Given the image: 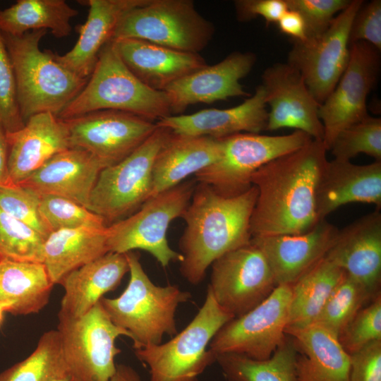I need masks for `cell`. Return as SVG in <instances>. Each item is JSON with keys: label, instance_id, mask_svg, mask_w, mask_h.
Here are the masks:
<instances>
[{"label": "cell", "instance_id": "cell-42", "mask_svg": "<svg viewBox=\"0 0 381 381\" xmlns=\"http://www.w3.org/2000/svg\"><path fill=\"white\" fill-rule=\"evenodd\" d=\"M0 123L6 133H14L25 125L18 107L13 68L1 32Z\"/></svg>", "mask_w": 381, "mask_h": 381}, {"label": "cell", "instance_id": "cell-1", "mask_svg": "<svg viewBox=\"0 0 381 381\" xmlns=\"http://www.w3.org/2000/svg\"><path fill=\"white\" fill-rule=\"evenodd\" d=\"M327 152L322 141L313 139L253 174L258 196L250 218L252 238L300 234L320 222L316 193Z\"/></svg>", "mask_w": 381, "mask_h": 381}, {"label": "cell", "instance_id": "cell-50", "mask_svg": "<svg viewBox=\"0 0 381 381\" xmlns=\"http://www.w3.org/2000/svg\"><path fill=\"white\" fill-rule=\"evenodd\" d=\"M52 381H75L68 371L63 375L56 377Z\"/></svg>", "mask_w": 381, "mask_h": 381}, {"label": "cell", "instance_id": "cell-36", "mask_svg": "<svg viewBox=\"0 0 381 381\" xmlns=\"http://www.w3.org/2000/svg\"><path fill=\"white\" fill-rule=\"evenodd\" d=\"M376 296L346 274L329 295L314 323L338 337L364 305Z\"/></svg>", "mask_w": 381, "mask_h": 381}, {"label": "cell", "instance_id": "cell-26", "mask_svg": "<svg viewBox=\"0 0 381 381\" xmlns=\"http://www.w3.org/2000/svg\"><path fill=\"white\" fill-rule=\"evenodd\" d=\"M112 40L128 68L156 90L165 91L172 83L207 65L200 54L177 51L135 38Z\"/></svg>", "mask_w": 381, "mask_h": 381}, {"label": "cell", "instance_id": "cell-11", "mask_svg": "<svg viewBox=\"0 0 381 381\" xmlns=\"http://www.w3.org/2000/svg\"><path fill=\"white\" fill-rule=\"evenodd\" d=\"M64 361L75 381H109L116 372V346L120 336L131 338L111 320L100 301L77 318L59 317Z\"/></svg>", "mask_w": 381, "mask_h": 381}, {"label": "cell", "instance_id": "cell-33", "mask_svg": "<svg viewBox=\"0 0 381 381\" xmlns=\"http://www.w3.org/2000/svg\"><path fill=\"white\" fill-rule=\"evenodd\" d=\"M346 273L325 257L291 285L286 327L313 324L331 293Z\"/></svg>", "mask_w": 381, "mask_h": 381}, {"label": "cell", "instance_id": "cell-9", "mask_svg": "<svg viewBox=\"0 0 381 381\" xmlns=\"http://www.w3.org/2000/svg\"><path fill=\"white\" fill-rule=\"evenodd\" d=\"M170 133L169 128L157 126L153 133L131 154L104 168L87 208L101 216L107 225L137 211L150 198L155 159Z\"/></svg>", "mask_w": 381, "mask_h": 381}, {"label": "cell", "instance_id": "cell-7", "mask_svg": "<svg viewBox=\"0 0 381 381\" xmlns=\"http://www.w3.org/2000/svg\"><path fill=\"white\" fill-rule=\"evenodd\" d=\"M214 32L213 23L197 11L192 0H147L122 16L112 40L135 38L199 54Z\"/></svg>", "mask_w": 381, "mask_h": 381}, {"label": "cell", "instance_id": "cell-2", "mask_svg": "<svg viewBox=\"0 0 381 381\" xmlns=\"http://www.w3.org/2000/svg\"><path fill=\"white\" fill-rule=\"evenodd\" d=\"M257 196L253 185L231 197L219 194L207 184L195 185L181 217L186 227L179 242L183 257L180 272L190 284H200L214 260L250 242V218Z\"/></svg>", "mask_w": 381, "mask_h": 381}, {"label": "cell", "instance_id": "cell-19", "mask_svg": "<svg viewBox=\"0 0 381 381\" xmlns=\"http://www.w3.org/2000/svg\"><path fill=\"white\" fill-rule=\"evenodd\" d=\"M325 258L373 295L381 282V213L375 210L339 229Z\"/></svg>", "mask_w": 381, "mask_h": 381}, {"label": "cell", "instance_id": "cell-8", "mask_svg": "<svg viewBox=\"0 0 381 381\" xmlns=\"http://www.w3.org/2000/svg\"><path fill=\"white\" fill-rule=\"evenodd\" d=\"M183 181L146 200L126 218L109 226V252L125 254L135 249L148 252L164 267L181 262L182 255L169 245L167 233L170 223L181 217L188 205L195 185Z\"/></svg>", "mask_w": 381, "mask_h": 381}, {"label": "cell", "instance_id": "cell-10", "mask_svg": "<svg viewBox=\"0 0 381 381\" xmlns=\"http://www.w3.org/2000/svg\"><path fill=\"white\" fill-rule=\"evenodd\" d=\"M223 140L220 158L195 174V181L207 184L219 194L240 195L253 185L261 167L308 144L313 138L301 131L283 135L241 133Z\"/></svg>", "mask_w": 381, "mask_h": 381}, {"label": "cell", "instance_id": "cell-20", "mask_svg": "<svg viewBox=\"0 0 381 381\" xmlns=\"http://www.w3.org/2000/svg\"><path fill=\"white\" fill-rule=\"evenodd\" d=\"M338 230L324 219L303 234L258 236L250 241L265 256L277 285H291L325 257Z\"/></svg>", "mask_w": 381, "mask_h": 381}, {"label": "cell", "instance_id": "cell-30", "mask_svg": "<svg viewBox=\"0 0 381 381\" xmlns=\"http://www.w3.org/2000/svg\"><path fill=\"white\" fill-rule=\"evenodd\" d=\"M107 226H84L52 232L45 240L43 262L52 284L109 253Z\"/></svg>", "mask_w": 381, "mask_h": 381}, {"label": "cell", "instance_id": "cell-3", "mask_svg": "<svg viewBox=\"0 0 381 381\" xmlns=\"http://www.w3.org/2000/svg\"><path fill=\"white\" fill-rule=\"evenodd\" d=\"M45 30L21 35L1 33L14 71L17 99L24 122L32 116L50 112L56 117L80 92L87 80L58 63L49 49L42 51Z\"/></svg>", "mask_w": 381, "mask_h": 381}, {"label": "cell", "instance_id": "cell-48", "mask_svg": "<svg viewBox=\"0 0 381 381\" xmlns=\"http://www.w3.org/2000/svg\"><path fill=\"white\" fill-rule=\"evenodd\" d=\"M11 184L8 169L6 132L0 123V186Z\"/></svg>", "mask_w": 381, "mask_h": 381}, {"label": "cell", "instance_id": "cell-34", "mask_svg": "<svg viewBox=\"0 0 381 381\" xmlns=\"http://www.w3.org/2000/svg\"><path fill=\"white\" fill-rule=\"evenodd\" d=\"M298 351L294 339L286 334L283 342L265 360L224 353L216 356L227 381H298L296 375Z\"/></svg>", "mask_w": 381, "mask_h": 381}, {"label": "cell", "instance_id": "cell-5", "mask_svg": "<svg viewBox=\"0 0 381 381\" xmlns=\"http://www.w3.org/2000/svg\"><path fill=\"white\" fill-rule=\"evenodd\" d=\"M104 109L152 121L172 115L167 93L138 79L120 58L112 40L101 49L85 86L57 117L65 120Z\"/></svg>", "mask_w": 381, "mask_h": 381}, {"label": "cell", "instance_id": "cell-23", "mask_svg": "<svg viewBox=\"0 0 381 381\" xmlns=\"http://www.w3.org/2000/svg\"><path fill=\"white\" fill-rule=\"evenodd\" d=\"M107 167L89 152L76 147L50 158L21 183L39 195H56L85 207L100 171Z\"/></svg>", "mask_w": 381, "mask_h": 381}, {"label": "cell", "instance_id": "cell-38", "mask_svg": "<svg viewBox=\"0 0 381 381\" xmlns=\"http://www.w3.org/2000/svg\"><path fill=\"white\" fill-rule=\"evenodd\" d=\"M329 151L334 159L350 161L360 153L381 162V119L368 115L346 127L334 138Z\"/></svg>", "mask_w": 381, "mask_h": 381}, {"label": "cell", "instance_id": "cell-46", "mask_svg": "<svg viewBox=\"0 0 381 381\" xmlns=\"http://www.w3.org/2000/svg\"><path fill=\"white\" fill-rule=\"evenodd\" d=\"M234 5L238 21L262 17L267 25L277 23L288 10L285 0H236Z\"/></svg>", "mask_w": 381, "mask_h": 381}, {"label": "cell", "instance_id": "cell-25", "mask_svg": "<svg viewBox=\"0 0 381 381\" xmlns=\"http://www.w3.org/2000/svg\"><path fill=\"white\" fill-rule=\"evenodd\" d=\"M147 0H85L88 15L75 30L78 39L73 47L64 54L53 52L55 60L77 76L88 79L103 47L112 40L114 30L128 11L144 4Z\"/></svg>", "mask_w": 381, "mask_h": 381}, {"label": "cell", "instance_id": "cell-24", "mask_svg": "<svg viewBox=\"0 0 381 381\" xmlns=\"http://www.w3.org/2000/svg\"><path fill=\"white\" fill-rule=\"evenodd\" d=\"M373 204L381 208V162L358 165L350 161H327L321 174L316 193L318 220L344 205Z\"/></svg>", "mask_w": 381, "mask_h": 381}, {"label": "cell", "instance_id": "cell-41", "mask_svg": "<svg viewBox=\"0 0 381 381\" xmlns=\"http://www.w3.org/2000/svg\"><path fill=\"white\" fill-rule=\"evenodd\" d=\"M338 339L349 355L373 341L381 340L380 294L357 313Z\"/></svg>", "mask_w": 381, "mask_h": 381}, {"label": "cell", "instance_id": "cell-51", "mask_svg": "<svg viewBox=\"0 0 381 381\" xmlns=\"http://www.w3.org/2000/svg\"><path fill=\"white\" fill-rule=\"evenodd\" d=\"M5 311V308L3 306L0 304V325H1L4 319V313Z\"/></svg>", "mask_w": 381, "mask_h": 381}, {"label": "cell", "instance_id": "cell-32", "mask_svg": "<svg viewBox=\"0 0 381 381\" xmlns=\"http://www.w3.org/2000/svg\"><path fill=\"white\" fill-rule=\"evenodd\" d=\"M78 11L64 0H18L0 8V32L21 35L32 30H49L56 38L68 36L71 19Z\"/></svg>", "mask_w": 381, "mask_h": 381}, {"label": "cell", "instance_id": "cell-28", "mask_svg": "<svg viewBox=\"0 0 381 381\" xmlns=\"http://www.w3.org/2000/svg\"><path fill=\"white\" fill-rule=\"evenodd\" d=\"M128 271L126 255L111 252L72 271L61 282L64 295L58 317L84 315L106 293L116 289Z\"/></svg>", "mask_w": 381, "mask_h": 381}, {"label": "cell", "instance_id": "cell-31", "mask_svg": "<svg viewBox=\"0 0 381 381\" xmlns=\"http://www.w3.org/2000/svg\"><path fill=\"white\" fill-rule=\"evenodd\" d=\"M54 284L42 262L0 259V304L14 315L37 313Z\"/></svg>", "mask_w": 381, "mask_h": 381}, {"label": "cell", "instance_id": "cell-45", "mask_svg": "<svg viewBox=\"0 0 381 381\" xmlns=\"http://www.w3.org/2000/svg\"><path fill=\"white\" fill-rule=\"evenodd\" d=\"M349 356V381H381V340Z\"/></svg>", "mask_w": 381, "mask_h": 381}, {"label": "cell", "instance_id": "cell-4", "mask_svg": "<svg viewBox=\"0 0 381 381\" xmlns=\"http://www.w3.org/2000/svg\"><path fill=\"white\" fill-rule=\"evenodd\" d=\"M130 272L128 284L116 298L100 303L111 320L131 335L133 349L162 343L165 334H177L175 314L179 304L191 298L176 285H155L145 272L139 255L125 253Z\"/></svg>", "mask_w": 381, "mask_h": 381}, {"label": "cell", "instance_id": "cell-22", "mask_svg": "<svg viewBox=\"0 0 381 381\" xmlns=\"http://www.w3.org/2000/svg\"><path fill=\"white\" fill-rule=\"evenodd\" d=\"M11 184L19 185L54 155L71 148L64 120L50 112L30 116L24 126L6 133Z\"/></svg>", "mask_w": 381, "mask_h": 381}, {"label": "cell", "instance_id": "cell-14", "mask_svg": "<svg viewBox=\"0 0 381 381\" xmlns=\"http://www.w3.org/2000/svg\"><path fill=\"white\" fill-rule=\"evenodd\" d=\"M210 266L207 289L234 318L259 305L277 286L265 256L251 241L224 254Z\"/></svg>", "mask_w": 381, "mask_h": 381}, {"label": "cell", "instance_id": "cell-39", "mask_svg": "<svg viewBox=\"0 0 381 381\" xmlns=\"http://www.w3.org/2000/svg\"><path fill=\"white\" fill-rule=\"evenodd\" d=\"M40 211L51 232L84 226H107L104 219L87 207L56 195H40Z\"/></svg>", "mask_w": 381, "mask_h": 381}, {"label": "cell", "instance_id": "cell-13", "mask_svg": "<svg viewBox=\"0 0 381 381\" xmlns=\"http://www.w3.org/2000/svg\"><path fill=\"white\" fill-rule=\"evenodd\" d=\"M363 0H351L321 35L293 41L287 62L302 75L308 88L321 104L335 87L349 59V31Z\"/></svg>", "mask_w": 381, "mask_h": 381}, {"label": "cell", "instance_id": "cell-35", "mask_svg": "<svg viewBox=\"0 0 381 381\" xmlns=\"http://www.w3.org/2000/svg\"><path fill=\"white\" fill-rule=\"evenodd\" d=\"M66 372L60 334L49 330L29 356L0 373V381H52Z\"/></svg>", "mask_w": 381, "mask_h": 381}, {"label": "cell", "instance_id": "cell-17", "mask_svg": "<svg viewBox=\"0 0 381 381\" xmlns=\"http://www.w3.org/2000/svg\"><path fill=\"white\" fill-rule=\"evenodd\" d=\"M265 102L270 109L266 131L294 128L322 141L324 128L316 101L301 73L288 63H276L262 75Z\"/></svg>", "mask_w": 381, "mask_h": 381}, {"label": "cell", "instance_id": "cell-47", "mask_svg": "<svg viewBox=\"0 0 381 381\" xmlns=\"http://www.w3.org/2000/svg\"><path fill=\"white\" fill-rule=\"evenodd\" d=\"M279 30L290 37L292 41L306 40L305 22L296 11L288 9L277 23Z\"/></svg>", "mask_w": 381, "mask_h": 381}, {"label": "cell", "instance_id": "cell-27", "mask_svg": "<svg viewBox=\"0 0 381 381\" xmlns=\"http://www.w3.org/2000/svg\"><path fill=\"white\" fill-rule=\"evenodd\" d=\"M222 151V139L171 131L155 159L150 198L214 163Z\"/></svg>", "mask_w": 381, "mask_h": 381}, {"label": "cell", "instance_id": "cell-18", "mask_svg": "<svg viewBox=\"0 0 381 381\" xmlns=\"http://www.w3.org/2000/svg\"><path fill=\"white\" fill-rule=\"evenodd\" d=\"M256 61L253 52H234L221 61L187 75L166 90L171 114H180L198 103L210 104L229 97H246L240 83L251 71Z\"/></svg>", "mask_w": 381, "mask_h": 381}, {"label": "cell", "instance_id": "cell-21", "mask_svg": "<svg viewBox=\"0 0 381 381\" xmlns=\"http://www.w3.org/2000/svg\"><path fill=\"white\" fill-rule=\"evenodd\" d=\"M268 109L265 92L260 84L241 104L229 109H206L187 115H171L156 125L179 134L216 139L241 133L266 131Z\"/></svg>", "mask_w": 381, "mask_h": 381}, {"label": "cell", "instance_id": "cell-43", "mask_svg": "<svg viewBox=\"0 0 381 381\" xmlns=\"http://www.w3.org/2000/svg\"><path fill=\"white\" fill-rule=\"evenodd\" d=\"M288 9L303 18L306 40L322 34L334 17L345 9L351 0H285Z\"/></svg>", "mask_w": 381, "mask_h": 381}, {"label": "cell", "instance_id": "cell-37", "mask_svg": "<svg viewBox=\"0 0 381 381\" xmlns=\"http://www.w3.org/2000/svg\"><path fill=\"white\" fill-rule=\"evenodd\" d=\"M45 238L0 208V259L43 262Z\"/></svg>", "mask_w": 381, "mask_h": 381}, {"label": "cell", "instance_id": "cell-40", "mask_svg": "<svg viewBox=\"0 0 381 381\" xmlns=\"http://www.w3.org/2000/svg\"><path fill=\"white\" fill-rule=\"evenodd\" d=\"M40 201V195L30 188L15 184L0 186V208L46 240L52 232L41 215Z\"/></svg>", "mask_w": 381, "mask_h": 381}, {"label": "cell", "instance_id": "cell-6", "mask_svg": "<svg viewBox=\"0 0 381 381\" xmlns=\"http://www.w3.org/2000/svg\"><path fill=\"white\" fill-rule=\"evenodd\" d=\"M234 316L218 305L207 289L205 302L190 323L169 341L135 349L149 368L150 381H199L216 362L209 344Z\"/></svg>", "mask_w": 381, "mask_h": 381}, {"label": "cell", "instance_id": "cell-49", "mask_svg": "<svg viewBox=\"0 0 381 381\" xmlns=\"http://www.w3.org/2000/svg\"><path fill=\"white\" fill-rule=\"evenodd\" d=\"M109 381H143L137 371L125 364L116 365L114 375Z\"/></svg>", "mask_w": 381, "mask_h": 381}, {"label": "cell", "instance_id": "cell-15", "mask_svg": "<svg viewBox=\"0 0 381 381\" xmlns=\"http://www.w3.org/2000/svg\"><path fill=\"white\" fill-rule=\"evenodd\" d=\"M380 61V51L370 44L357 42L350 45L346 68L319 107L327 151L342 130L368 115L367 98L377 83Z\"/></svg>", "mask_w": 381, "mask_h": 381}, {"label": "cell", "instance_id": "cell-16", "mask_svg": "<svg viewBox=\"0 0 381 381\" xmlns=\"http://www.w3.org/2000/svg\"><path fill=\"white\" fill-rule=\"evenodd\" d=\"M71 148L85 150L106 167L126 158L156 130L152 121L116 110L104 109L64 120Z\"/></svg>", "mask_w": 381, "mask_h": 381}, {"label": "cell", "instance_id": "cell-29", "mask_svg": "<svg viewBox=\"0 0 381 381\" xmlns=\"http://www.w3.org/2000/svg\"><path fill=\"white\" fill-rule=\"evenodd\" d=\"M285 333L297 348L298 381H349L350 356L332 332L313 323Z\"/></svg>", "mask_w": 381, "mask_h": 381}, {"label": "cell", "instance_id": "cell-12", "mask_svg": "<svg viewBox=\"0 0 381 381\" xmlns=\"http://www.w3.org/2000/svg\"><path fill=\"white\" fill-rule=\"evenodd\" d=\"M291 295V285H277L259 305L222 327L209 349L216 356L234 353L269 358L286 337Z\"/></svg>", "mask_w": 381, "mask_h": 381}, {"label": "cell", "instance_id": "cell-44", "mask_svg": "<svg viewBox=\"0 0 381 381\" xmlns=\"http://www.w3.org/2000/svg\"><path fill=\"white\" fill-rule=\"evenodd\" d=\"M365 42L381 50V1L364 3L352 20L349 31L350 45Z\"/></svg>", "mask_w": 381, "mask_h": 381}]
</instances>
